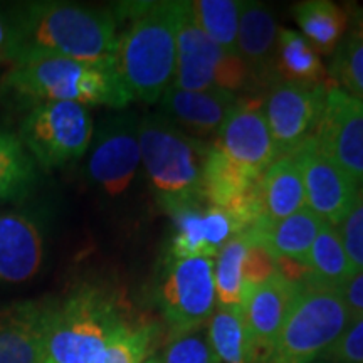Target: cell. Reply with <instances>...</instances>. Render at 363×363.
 <instances>
[{
	"label": "cell",
	"mask_w": 363,
	"mask_h": 363,
	"mask_svg": "<svg viewBox=\"0 0 363 363\" xmlns=\"http://www.w3.org/2000/svg\"><path fill=\"white\" fill-rule=\"evenodd\" d=\"M17 11L16 62L35 57H66L115 65L120 22L113 7L72 2H26Z\"/></svg>",
	"instance_id": "6da1fadb"
},
{
	"label": "cell",
	"mask_w": 363,
	"mask_h": 363,
	"mask_svg": "<svg viewBox=\"0 0 363 363\" xmlns=\"http://www.w3.org/2000/svg\"><path fill=\"white\" fill-rule=\"evenodd\" d=\"M0 99L22 110L43 103H78L120 111L133 101L115 65L66 57H35L9 66L0 78Z\"/></svg>",
	"instance_id": "7a4b0ae2"
},
{
	"label": "cell",
	"mask_w": 363,
	"mask_h": 363,
	"mask_svg": "<svg viewBox=\"0 0 363 363\" xmlns=\"http://www.w3.org/2000/svg\"><path fill=\"white\" fill-rule=\"evenodd\" d=\"M120 30L116 71L131 98L160 101L174 83L179 2H121L113 6Z\"/></svg>",
	"instance_id": "3957f363"
},
{
	"label": "cell",
	"mask_w": 363,
	"mask_h": 363,
	"mask_svg": "<svg viewBox=\"0 0 363 363\" xmlns=\"http://www.w3.org/2000/svg\"><path fill=\"white\" fill-rule=\"evenodd\" d=\"M126 320L116 294L98 284L44 301L40 363H104Z\"/></svg>",
	"instance_id": "277c9868"
},
{
	"label": "cell",
	"mask_w": 363,
	"mask_h": 363,
	"mask_svg": "<svg viewBox=\"0 0 363 363\" xmlns=\"http://www.w3.org/2000/svg\"><path fill=\"white\" fill-rule=\"evenodd\" d=\"M138 140L150 189L167 214L206 202L202 175L211 143L177 128L160 113L140 120Z\"/></svg>",
	"instance_id": "5b68a950"
},
{
	"label": "cell",
	"mask_w": 363,
	"mask_h": 363,
	"mask_svg": "<svg viewBox=\"0 0 363 363\" xmlns=\"http://www.w3.org/2000/svg\"><path fill=\"white\" fill-rule=\"evenodd\" d=\"M352 318L337 289L301 284L279 335L256 363H315L342 337Z\"/></svg>",
	"instance_id": "8992f818"
},
{
	"label": "cell",
	"mask_w": 363,
	"mask_h": 363,
	"mask_svg": "<svg viewBox=\"0 0 363 363\" xmlns=\"http://www.w3.org/2000/svg\"><path fill=\"white\" fill-rule=\"evenodd\" d=\"M172 86L185 91L257 89L252 72L238 54H229L195 24L190 2H179L177 61Z\"/></svg>",
	"instance_id": "52a82bcc"
},
{
	"label": "cell",
	"mask_w": 363,
	"mask_h": 363,
	"mask_svg": "<svg viewBox=\"0 0 363 363\" xmlns=\"http://www.w3.org/2000/svg\"><path fill=\"white\" fill-rule=\"evenodd\" d=\"M93 133L89 108L78 103H43L26 110L17 136L38 169L54 170L86 157Z\"/></svg>",
	"instance_id": "ba28073f"
},
{
	"label": "cell",
	"mask_w": 363,
	"mask_h": 363,
	"mask_svg": "<svg viewBox=\"0 0 363 363\" xmlns=\"http://www.w3.org/2000/svg\"><path fill=\"white\" fill-rule=\"evenodd\" d=\"M138 128V116L128 110L103 118L94 128L84 175L99 194L116 199L133 185L142 165Z\"/></svg>",
	"instance_id": "9c48e42d"
},
{
	"label": "cell",
	"mask_w": 363,
	"mask_h": 363,
	"mask_svg": "<svg viewBox=\"0 0 363 363\" xmlns=\"http://www.w3.org/2000/svg\"><path fill=\"white\" fill-rule=\"evenodd\" d=\"M157 301L170 337L206 326L217 303L211 257L174 259L167 256Z\"/></svg>",
	"instance_id": "30bf717a"
},
{
	"label": "cell",
	"mask_w": 363,
	"mask_h": 363,
	"mask_svg": "<svg viewBox=\"0 0 363 363\" xmlns=\"http://www.w3.org/2000/svg\"><path fill=\"white\" fill-rule=\"evenodd\" d=\"M331 84L330 79L321 84L281 81L267 89V94L262 98L264 116L278 158L293 155L315 138Z\"/></svg>",
	"instance_id": "8fae6325"
},
{
	"label": "cell",
	"mask_w": 363,
	"mask_h": 363,
	"mask_svg": "<svg viewBox=\"0 0 363 363\" xmlns=\"http://www.w3.org/2000/svg\"><path fill=\"white\" fill-rule=\"evenodd\" d=\"M212 147L249 174L261 177L278 158L264 116V99H235L233 110L214 136Z\"/></svg>",
	"instance_id": "7c38bea8"
},
{
	"label": "cell",
	"mask_w": 363,
	"mask_h": 363,
	"mask_svg": "<svg viewBox=\"0 0 363 363\" xmlns=\"http://www.w3.org/2000/svg\"><path fill=\"white\" fill-rule=\"evenodd\" d=\"M316 145L335 165L363 189V103L331 84Z\"/></svg>",
	"instance_id": "4fadbf2b"
},
{
	"label": "cell",
	"mask_w": 363,
	"mask_h": 363,
	"mask_svg": "<svg viewBox=\"0 0 363 363\" xmlns=\"http://www.w3.org/2000/svg\"><path fill=\"white\" fill-rule=\"evenodd\" d=\"M296 157L306 194V208L325 224L337 227L355 203L360 187L318 148L316 140L303 145Z\"/></svg>",
	"instance_id": "5bb4252c"
},
{
	"label": "cell",
	"mask_w": 363,
	"mask_h": 363,
	"mask_svg": "<svg viewBox=\"0 0 363 363\" xmlns=\"http://www.w3.org/2000/svg\"><path fill=\"white\" fill-rule=\"evenodd\" d=\"M45 222L35 212H0V284L34 279L45 261Z\"/></svg>",
	"instance_id": "9a60e30c"
},
{
	"label": "cell",
	"mask_w": 363,
	"mask_h": 363,
	"mask_svg": "<svg viewBox=\"0 0 363 363\" xmlns=\"http://www.w3.org/2000/svg\"><path fill=\"white\" fill-rule=\"evenodd\" d=\"M298 288L276 271L269 279L246 294L242 316L252 363L259 360L274 343L291 310Z\"/></svg>",
	"instance_id": "2e32d148"
},
{
	"label": "cell",
	"mask_w": 363,
	"mask_h": 363,
	"mask_svg": "<svg viewBox=\"0 0 363 363\" xmlns=\"http://www.w3.org/2000/svg\"><path fill=\"white\" fill-rule=\"evenodd\" d=\"M238 96L229 91H185L170 86L158 101V113L194 138L216 136Z\"/></svg>",
	"instance_id": "e0dca14e"
},
{
	"label": "cell",
	"mask_w": 363,
	"mask_h": 363,
	"mask_svg": "<svg viewBox=\"0 0 363 363\" xmlns=\"http://www.w3.org/2000/svg\"><path fill=\"white\" fill-rule=\"evenodd\" d=\"M278 24L274 16L261 2H242L239 13L238 56L252 72L256 88L269 89L279 83L276 76Z\"/></svg>",
	"instance_id": "ac0fdd59"
},
{
	"label": "cell",
	"mask_w": 363,
	"mask_h": 363,
	"mask_svg": "<svg viewBox=\"0 0 363 363\" xmlns=\"http://www.w3.org/2000/svg\"><path fill=\"white\" fill-rule=\"evenodd\" d=\"M44 301L0 303V363H40Z\"/></svg>",
	"instance_id": "d6986e66"
},
{
	"label": "cell",
	"mask_w": 363,
	"mask_h": 363,
	"mask_svg": "<svg viewBox=\"0 0 363 363\" xmlns=\"http://www.w3.org/2000/svg\"><path fill=\"white\" fill-rule=\"evenodd\" d=\"M323 224L325 222L313 214L310 208H303L296 214L272 224L257 222L242 234L249 239V242L259 244L267 249L274 259L288 257V259L305 262Z\"/></svg>",
	"instance_id": "ffe728a7"
},
{
	"label": "cell",
	"mask_w": 363,
	"mask_h": 363,
	"mask_svg": "<svg viewBox=\"0 0 363 363\" xmlns=\"http://www.w3.org/2000/svg\"><path fill=\"white\" fill-rule=\"evenodd\" d=\"M261 222H278L306 208L303 175L294 155L276 158L261 175Z\"/></svg>",
	"instance_id": "44dd1931"
},
{
	"label": "cell",
	"mask_w": 363,
	"mask_h": 363,
	"mask_svg": "<svg viewBox=\"0 0 363 363\" xmlns=\"http://www.w3.org/2000/svg\"><path fill=\"white\" fill-rule=\"evenodd\" d=\"M301 35L318 54L330 56L337 51L347 33L348 16L343 7L330 0H306L293 7Z\"/></svg>",
	"instance_id": "7402d4cb"
},
{
	"label": "cell",
	"mask_w": 363,
	"mask_h": 363,
	"mask_svg": "<svg viewBox=\"0 0 363 363\" xmlns=\"http://www.w3.org/2000/svg\"><path fill=\"white\" fill-rule=\"evenodd\" d=\"M274 66L279 83L321 84L328 81L320 54L301 34L291 29H279Z\"/></svg>",
	"instance_id": "603a6c76"
},
{
	"label": "cell",
	"mask_w": 363,
	"mask_h": 363,
	"mask_svg": "<svg viewBox=\"0 0 363 363\" xmlns=\"http://www.w3.org/2000/svg\"><path fill=\"white\" fill-rule=\"evenodd\" d=\"M38 184V167L17 133L0 128V203L19 202Z\"/></svg>",
	"instance_id": "cb8c5ba5"
},
{
	"label": "cell",
	"mask_w": 363,
	"mask_h": 363,
	"mask_svg": "<svg viewBox=\"0 0 363 363\" xmlns=\"http://www.w3.org/2000/svg\"><path fill=\"white\" fill-rule=\"evenodd\" d=\"M313 283L338 289L357 269L345 251L337 227L323 224L306 256Z\"/></svg>",
	"instance_id": "d4e9b609"
},
{
	"label": "cell",
	"mask_w": 363,
	"mask_h": 363,
	"mask_svg": "<svg viewBox=\"0 0 363 363\" xmlns=\"http://www.w3.org/2000/svg\"><path fill=\"white\" fill-rule=\"evenodd\" d=\"M249 239L244 234L235 235L220 249L214 264L216 299L219 308H242L244 262L249 249Z\"/></svg>",
	"instance_id": "484cf974"
},
{
	"label": "cell",
	"mask_w": 363,
	"mask_h": 363,
	"mask_svg": "<svg viewBox=\"0 0 363 363\" xmlns=\"http://www.w3.org/2000/svg\"><path fill=\"white\" fill-rule=\"evenodd\" d=\"M208 340L220 363H252L242 308H219L207 326Z\"/></svg>",
	"instance_id": "4316f807"
},
{
	"label": "cell",
	"mask_w": 363,
	"mask_h": 363,
	"mask_svg": "<svg viewBox=\"0 0 363 363\" xmlns=\"http://www.w3.org/2000/svg\"><path fill=\"white\" fill-rule=\"evenodd\" d=\"M238 0H194L190 2L195 24L225 52L238 54L239 13Z\"/></svg>",
	"instance_id": "83f0119b"
},
{
	"label": "cell",
	"mask_w": 363,
	"mask_h": 363,
	"mask_svg": "<svg viewBox=\"0 0 363 363\" xmlns=\"http://www.w3.org/2000/svg\"><path fill=\"white\" fill-rule=\"evenodd\" d=\"M174 235L170 240L169 257L190 259V257H214L208 249L203 225V211L201 206L179 208L174 214Z\"/></svg>",
	"instance_id": "f1b7e54d"
},
{
	"label": "cell",
	"mask_w": 363,
	"mask_h": 363,
	"mask_svg": "<svg viewBox=\"0 0 363 363\" xmlns=\"http://www.w3.org/2000/svg\"><path fill=\"white\" fill-rule=\"evenodd\" d=\"M328 79L363 103V38L350 33L342 40L331 59Z\"/></svg>",
	"instance_id": "f546056e"
},
{
	"label": "cell",
	"mask_w": 363,
	"mask_h": 363,
	"mask_svg": "<svg viewBox=\"0 0 363 363\" xmlns=\"http://www.w3.org/2000/svg\"><path fill=\"white\" fill-rule=\"evenodd\" d=\"M158 326L152 321L126 320L111 340L104 363H145L152 355Z\"/></svg>",
	"instance_id": "4dcf8cb0"
},
{
	"label": "cell",
	"mask_w": 363,
	"mask_h": 363,
	"mask_svg": "<svg viewBox=\"0 0 363 363\" xmlns=\"http://www.w3.org/2000/svg\"><path fill=\"white\" fill-rule=\"evenodd\" d=\"M160 363H220L208 340L207 330L195 328L175 335L167 345Z\"/></svg>",
	"instance_id": "1f68e13d"
},
{
	"label": "cell",
	"mask_w": 363,
	"mask_h": 363,
	"mask_svg": "<svg viewBox=\"0 0 363 363\" xmlns=\"http://www.w3.org/2000/svg\"><path fill=\"white\" fill-rule=\"evenodd\" d=\"M320 360L326 363H363V315H353L342 337L331 345Z\"/></svg>",
	"instance_id": "d6a6232c"
},
{
	"label": "cell",
	"mask_w": 363,
	"mask_h": 363,
	"mask_svg": "<svg viewBox=\"0 0 363 363\" xmlns=\"http://www.w3.org/2000/svg\"><path fill=\"white\" fill-rule=\"evenodd\" d=\"M337 230L352 264L357 271H363V189Z\"/></svg>",
	"instance_id": "836d02e7"
},
{
	"label": "cell",
	"mask_w": 363,
	"mask_h": 363,
	"mask_svg": "<svg viewBox=\"0 0 363 363\" xmlns=\"http://www.w3.org/2000/svg\"><path fill=\"white\" fill-rule=\"evenodd\" d=\"M203 225H206V238L212 256H217L220 249L238 235L233 217L224 208L208 206L203 211Z\"/></svg>",
	"instance_id": "e575fe53"
},
{
	"label": "cell",
	"mask_w": 363,
	"mask_h": 363,
	"mask_svg": "<svg viewBox=\"0 0 363 363\" xmlns=\"http://www.w3.org/2000/svg\"><path fill=\"white\" fill-rule=\"evenodd\" d=\"M276 271H278L276 269V259L271 256V252L259 244H249L246 262H244V289H246V294L269 279Z\"/></svg>",
	"instance_id": "d590c367"
},
{
	"label": "cell",
	"mask_w": 363,
	"mask_h": 363,
	"mask_svg": "<svg viewBox=\"0 0 363 363\" xmlns=\"http://www.w3.org/2000/svg\"><path fill=\"white\" fill-rule=\"evenodd\" d=\"M17 34L16 6L0 7V65L12 66L16 61Z\"/></svg>",
	"instance_id": "8d00e7d4"
},
{
	"label": "cell",
	"mask_w": 363,
	"mask_h": 363,
	"mask_svg": "<svg viewBox=\"0 0 363 363\" xmlns=\"http://www.w3.org/2000/svg\"><path fill=\"white\" fill-rule=\"evenodd\" d=\"M353 315H363V271H357L337 289Z\"/></svg>",
	"instance_id": "74e56055"
},
{
	"label": "cell",
	"mask_w": 363,
	"mask_h": 363,
	"mask_svg": "<svg viewBox=\"0 0 363 363\" xmlns=\"http://www.w3.org/2000/svg\"><path fill=\"white\" fill-rule=\"evenodd\" d=\"M350 19H352V26H353L352 33L363 38V7L355 9Z\"/></svg>",
	"instance_id": "f35d334b"
},
{
	"label": "cell",
	"mask_w": 363,
	"mask_h": 363,
	"mask_svg": "<svg viewBox=\"0 0 363 363\" xmlns=\"http://www.w3.org/2000/svg\"><path fill=\"white\" fill-rule=\"evenodd\" d=\"M145 363H160V362H158V358H157V357H150L148 360L145 362Z\"/></svg>",
	"instance_id": "ab89813d"
},
{
	"label": "cell",
	"mask_w": 363,
	"mask_h": 363,
	"mask_svg": "<svg viewBox=\"0 0 363 363\" xmlns=\"http://www.w3.org/2000/svg\"><path fill=\"white\" fill-rule=\"evenodd\" d=\"M315 363H326V362H321V360H316Z\"/></svg>",
	"instance_id": "60d3db41"
}]
</instances>
